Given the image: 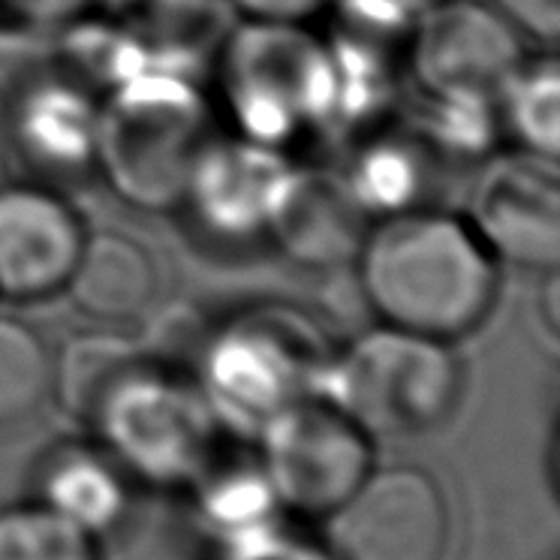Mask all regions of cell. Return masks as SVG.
<instances>
[{
  "mask_svg": "<svg viewBox=\"0 0 560 560\" xmlns=\"http://www.w3.org/2000/svg\"><path fill=\"white\" fill-rule=\"evenodd\" d=\"M362 290L383 323L450 341L494 302V256L479 235L440 211H395L359 247Z\"/></svg>",
  "mask_w": 560,
  "mask_h": 560,
  "instance_id": "6da1fadb",
  "label": "cell"
},
{
  "mask_svg": "<svg viewBox=\"0 0 560 560\" xmlns=\"http://www.w3.org/2000/svg\"><path fill=\"white\" fill-rule=\"evenodd\" d=\"M208 142L206 103L170 70L124 79L100 106V170L136 208L160 211L184 202Z\"/></svg>",
  "mask_w": 560,
  "mask_h": 560,
  "instance_id": "7a4b0ae2",
  "label": "cell"
},
{
  "mask_svg": "<svg viewBox=\"0 0 560 560\" xmlns=\"http://www.w3.org/2000/svg\"><path fill=\"white\" fill-rule=\"evenodd\" d=\"M319 389L365 434L401 438L438 428L452 413L462 371L446 341L386 323L329 362Z\"/></svg>",
  "mask_w": 560,
  "mask_h": 560,
  "instance_id": "3957f363",
  "label": "cell"
},
{
  "mask_svg": "<svg viewBox=\"0 0 560 560\" xmlns=\"http://www.w3.org/2000/svg\"><path fill=\"white\" fill-rule=\"evenodd\" d=\"M223 88L247 139L275 145L319 121L338 103V67L305 31L254 22L232 39Z\"/></svg>",
  "mask_w": 560,
  "mask_h": 560,
  "instance_id": "277c9868",
  "label": "cell"
},
{
  "mask_svg": "<svg viewBox=\"0 0 560 560\" xmlns=\"http://www.w3.org/2000/svg\"><path fill=\"white\" fill-rule=\"evenodd\" d=\"M518 27L476 0L440 3L413 31V73L434 106L455 115H482L500 106L522 67ZM455 127V124H452Z\"/></svg>",
  "mask_w": 560,
  "mask_h": 560,
  "instance_id": "5b68a950",
  "label": "cell"
},
{
  "mask_svg": "<svg viewBox=\"0 0 560 560\" xmlns=\"http://www.w3.org/2000/svg\"><path fill=\"white\" fill-rule=\"evenodd\" d=\"M446 534L438 482L416 467L368 474L329 518L338 560H443Z\"/></svg>",
  "mask_w": 560,
  "mask_h": 560,
  "instance_id": "8992f818",
  "label": "cell"
},
{
  "mask_svg": "<svg viewBox=\"0 0 560 560\" xmlns=\"http://www.w3.org/2000/svg\"><path fill=\"white\" fill-rule=\"evenodd\" d=\"M368 434L326 398H302L266 419V467L280 498L331 512L371 470Z\"/></svg>",
  "mask_w": 560,
  "mask_h": 560,
  "instance_id": "52a82bcc",
  "label": "cell"
},
{
  "mask_svg": "<svg viewBox=\"0 0 560 560\" xmlns=\"http://www.w3.org/2000/svg\"><path fill=\"white\" fill-rule=\"evenodd\" d=\"M326 368L311 323L271 311L232 326L206 350L214 398L247 413H266V419L287 404L311 398Z\"/></svg>",
  "mask_w": 560,
  "mask_h": 560,
  "instance_id": "ba28073f",
  "label": "cell"
},
{
  "mask_svg": "<svg viewBox=\"0 0 560 560\" xmlns=\"http://www.w3.org/2000/svg\"><path fill=\"white\" fill-rule=\"evenodd\" d=\"M470 230L488 254L536 271L560 259V178L551 158L512 154L491 160L470 194Z\"/></svg>",
  "mask_w": 560,
  "mask_h": 560,
  "instance_id": "9c48e42d",
  "label": "cell"
},
{
  "mask_svg": "<svg viewBox=\"0 0 560 560\" xmlns=\"http://www.w3.org/2000/svg\"><path fill=\"white\" fill-rule=\"evenodd\" d=\"M82 220L39 184L0 187V295L39 302L67 287L82 250Z\"/></svg>",
  "mask_w": 560,
  "mask_h": 560,
  "instance_id": "30bf717a",
  "label": "cell"
},
{
  "mask_svg": "<svg viewBox=\"0 0 560 560\" xmlns=\"http://www.w3.org/2000/svg\"><path fill=\"white\" fill-rule=\"evenodd\" d=\"M268 235L287 256L311 268H331L365 242V206L341 175L290 170L268 214Z\"/></svg>",
  "mask_w": 560,
  "mask_h": 560,
  "instance_id": "8fae6325",
  "label": "cell"
},
{
  "mask_svg": "<svg viewBox=\"0 0 560 560\" xmlns=\"http://www.w3.org/2000/svg\"><path fill=\"white\" fill-rule=\"evenodd\" d=\"M290 166L262 142H208L196 163L187 194L208 230L220 235H254L266 230L271 206Z\"/></svg>",
  "mask_w": 560,
  "mask_h": 560,
  "instance_id": "7c38bea8",
  "label": "cell"
},
{
  "mask_svg": "<svg viewBox=\"0 0 560 560\" xmlns=\"http://www.w3.org/2000/svg\"><path fill=\"white\" fill-rule=\"evenodd\" d=\"M63 290L88 319L130 323L142 317L158 295V266L133 238L100 232L82 242Z\"/></svg>",
  "mask_w": 560,
  "mask_h": 560,
  "instance_id": "4fadbf2b",
  "label": "cell"
},
{
  "mask_svg": "<svg viewBox=\"0 0 560 560\" xmlns=\"http://www.w3.org/2000/svg\"><path fill=\"white\" fill-rule=\"evenodd\" d=\"M97 127L100 106L82 88L63 82L34 88L13 115L7 109V130H13L22 158L58 175L97 163Z\"/></svg>",
  "mask_w": 560,
  "mask_h": 560,
  "instance_id": "5bb4252c",
  "label": "cell"
},
{
  "mask_svg": "<svg viewBox=\"0 0 560 560\" xmlns=\"http://www.w3.org/2000/svg\"><path fill=\"white\" fill-rule=\"evenodd\" d=\"M148 365L154 362L142 343L127 341L115 331H85L70 338L61 355L51 359V389L75 422L97 428L115 395Z\"/></svg>",
  "mask_w": 560,
  "mask_h": 560,
  "instance_id": "9a60e30c",
  "label": "cell"
},
{
  "mask_svg": "<svg viewBox=\"0 0 560 560\" xmlns=\"http://www.w3.org/2000/svg\"><path fill=\"white\" fill-rule=\"evenodd\" d=\"M503 118L510 124L512 136L530 154L558 158L560 148V75L558 63L539 61L522 63L518 73L500 97Z\"/></svg>",
  "mask_w": 560,
  "mask_h": 560,
  "instance_id": "2e32d148",
  "label": "cell"
},
{
  "mask_svg": "<svg viewBox=\"0 0 560 560\" xmlns=\"http://www.w3.org/2000/svg\"><path fill=\"white\" fill-rule=\"evenodd\" d=\"M51 392V355L37 331L0 317V425L37 410Z\"/></svg>",
  "mask_w": 560,
  "mask_h": 560,
  "instance_id": "e0dca14e",
  "label": "cell"
},
{
  "mask_svg": "<svg viewBox=\"0 0 560 560\" xmlns=\"http://www.w3.org/2000/svg\"><path fill=\"white\" fill-rule=\"evenodd\" d=\"M0 560H97V551L73 515L27 506L0 515Z\"/></svg>",
  "mask_w": 560,
  "mask_h": 560,
  "instance_id": "ac0fdd59",
  "label": "cell"
},
{
  "mask_svg": "<svg viewBox=\"0 0 560 560\" xmlns=\"http://www.w3.org/2000/svg\"><path fill=\"white\" fill-rule=\"evenodd\" d=\"M118 31L127 37L151 39L160 49H182L184 37H194L208 22V0H109ZM139 46V43H136Z\"/></svg>",
  "mask_w": 560,
  "mask_h": 560,
  "instance_id": "d6986e66",
  "label": "cell"
},
{
  "mask_svg": "<svg viewBox=\"0 0 560 560\" xmlns=\"http://www.w3.org/2000/svg\"><path fill=\"white\" fill-rule=\"evenodd\" d=\"M494 10L534 37H560V0H494Z\"/></svg>",
  "mask_w": 560,
  "mask_h": 560,
  "instance_id": "ffe728a7",
  "label": "cell"
},
{
  "mask_svg": "<svg viewBox=\"0 0 560 560\" xmlns=\"http://www.w3.org/2000/svg\"><path fill=\"white\" fill-rule=\"evenodd\" d=\"M91 0H0L7 13L19 15L31 25H61L85 10Z\"/></svg>",
  "mask_w": 560,
  "mask_h": 560,
  "instance_id": "44dd1931",
  "label": "cell"
},
{
  "mask_svg": "<svg viewBox=\"0 0 560 560\" xmlns=\"http://www.w3.org/2000/svg\"><path fill=\"white\" fill-rule=\"evenodd\" d=\"M244 13L254 22H283V25H295L307 15L323 10L329 0H235Z\"/></svg>",
  "mask_w": 560,
  "mask_h": 560,
  "instance_id": "7402d4cb",
  "label": "cell"
},
{
  "mask_svg": "<svg viewBox=\"0 0 560 560\" xmlns=\"http://www.w3.org/2000/svg\"><path fill=\"white\" fill-rule=\"evenodd\" d=\"M7 136V103L0 97V139Z\"/></svg>",
  "mask_w": 560,
  "mask_h": 560,
  "instance_id": "603a6c76",
  "label": "cell"
},
{
  "mask_svg": "<svg viewBox=\"0 0 560 560\" xmlns=\"http://www.w3.org/2000/svg\"><path fill=\"white\" fill-rule=\"evenodd\" d=\"M404 7H419V3H425V0H398Z\"/></svg>",
  "mask_w": 560,
  "mask_h": 560,
  "instance_id": "cb8c5ba5",
  "label": "cell"
}]
</instances>
